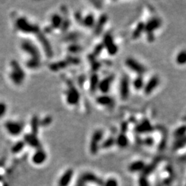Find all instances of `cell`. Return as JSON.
Masks as SVG:
<instances>
[{
	"label": "cell",
	"mask_w": 186,
	"mask_h": 186,
	"mask_svg": "<svg viewBox=\"0 0 186 186\" xmlns=\"http://www.w3.org/2000/svg\"><path fill=\"white\" fill-rule=\"evenodd\" d=\"M85 24H86L87 26H90V25H93L94 23V18L92 15H89L88 16L86 19H85Z\"/></svg>",
	"instance_id": "obj_21"
},
{
	"label": "cell",
	"mask_w": 186,
	"mask_h": 186,
	"mask_svg": "<svg viewBox=\"0 0 186 186\" xmlns=\"http://www.w3.org/2000/svg\"><path fill=\"white\" fill-rule=\"evenodd\" d=\"M105 42H106V44H112V40H111V38L110 37H108V36L106 38H105ZM109 51L111 52V53H113V54L115 53V52L116 51V46L115 45L111 46Z\"/></svg>",
	"instance_id": "obj_16"
},
{
	"label": "cell",
	"mask_w": 186,
	"mask_h": 186,
	"mask_svg": "<svg viewBox=\"0 0 186 186\" xmlns=\"http://www.w3.org/2000/svg\"><path fill=\"white\" fill-rule=\"evenodd\" d=\"M139 186H150L148 177L141 174L139 179Z\"/></svg>",
	"instance_id": "obj_14"
},
{
	"label": "cell",
	"mask_w": 186,
	"mask_h": 186,
	"mask_svg": "<svg viewBox=\"0 0 186 186\" xmlns=\"http://www.w3.org/2000/svg\"><path fill=\"white\" fill-rule=\"evenodd\" d=\"M23 146H24L23 143H21V142L17 143L16 144V145H15V146L13 147V152H19V151H20L21 150V148H23Z\"/></svg>",
	"instance_id": "obj_20"
},
{
	"label": "cell",
	"mask_w": 186,
	"mask_h": 186,
	"mask_svg": "<svg viewBox=\"0 0 186 186\" xmlns=\"http://www.w3.org/2000/svg\"><path fill=\"white\" fill-rule=\"evenodd\" d=\"M145 167V163L142 161H137L132 163L131 164L128 166V170L130 173H140V172H142L143 170Z\"/></svg>",
	"instance_id": "obj_3"
},
{
	"label": "cell",
	"mask_w": 186,
	"mask_h": 186,
	"mask_svg": "<svg viewBox=\"0 0 186 186\" xmlns=\"http://www.w3.org/2000/svg\"><path fill=\"white\" fill-rule=\"evenodd\" d=\"M46 158V155L43 151H39L37 153H35L33 157V161L37 164H40L45 161Z\"/></svg>",
	"instance_id": "obj_7"
},
{
	"label": "cell",
	"mask_w": 186,
	"mask_h": 186,
	"mask_svg": "<svg viewBox=\"0 0 186 186\" xmlns=\"http://www.w3.org/2000/svg\"><path fill=\"white\" fill-rule=\"evenodd\" d=\"M13 74H12V75H11V77H12V79L15 82H21V80L24 78L23 71H22L17 66L13 65Z\"/></svg>",
	"instance_id": "obj_4"
},
{
	"label": "cell",
	"mask_w": 186,
	"mask_h": 186,
	"mask_svg": "<svg viewBox=\"0 0 186 186\" xmlns=\"http://www.w3.org/2000/svg\"><path fill=\"white\" fill-rule=\"evenodd\" d=\"M160 21L158 19H153L149 22L147 25V29L148 30H153L155 28H157L156 27H158L159 26Z\"/></svg>",
	"instance_id": "obj_12"
},
{
	"label": "cell",
	"mask_w": 186,
	"mask_h": 186,
	"mask_svg": "<svg viewBox=\"0 0 186 186\" xmlns=\"http://www.w3.org/2000/svg\"><path fill=\"white\" fill-rule=\"evenodd\" d=\"M128 88V84H127V82L126 80H123V81L121 82V93L123 98L127 96V92H128V88Z\"/></svg>",
	"instance_id": "obj_10"
},
{
	"label": "cell",
	"mask_w": 186,
	"mask_h": 186,
	"mask_svg": "<svg viewBox=\"0 0 186 186\" xmlns=\"http://www.w3.org/2000/svg\"><path fill=\"white\" fill-rule=\"evenodd\" d=\"M99 100L101 104H109L111 101V99L108 97H101V98L99 99Z\"/></svg>",
	"instance_id": "obj_17"
},
{
	"label": "cell",
	"mask_w": 186,
	"mask_h": 186,
	"mask_svg": "<svg viewBox=\"0 0 186 186\" xmlns=\"http://www.w3.org/2000/svg\"><path fill=\"white\" fill-rule=\"evenodd\" d=\"M111 83V80L109 79H105L103 81V82L100 84V89L101 90V91H104V92H106L107 90H109L110 88V85Z\"/></svg>",
	"instance_id": "obj_13"
},
{
	"label": "cell",
	"mask_w": 186,
	"mask_h": 186,
	"mask_svg": "<svg viewBox=\"0 0 186 186\" xmlns=\"http://www.w3.org/2000/svg\"><path fill=\"white\" fill-rule=\"evenodd\" d=\"M114 142H115V140L112 139H110L105 141L104 143V144H103V148H109V147L113 145Z\"/></svg>",
	"instance_id": "obj_18"
},
{
	"label": "cell",
	"mask_w": 186,
	"mask_h": 186,
	"mask_svg": "<svg viewBox=\"0 0 186 186\" xmlns=\"http://www.w3.org/2000/svg\"><path fill=\"white\" fill-rule=\"evenodd\" d=\"M6 127L9 133L13 135H17L20 134L22 130V127L20 123L17 122H8L6 124Z\"/></svg>",
	"instance_id": "obj_1"
},
{
	"label": "cell",
	"mask_w": 186,
	"mask_h": 186,
	"mask_svg": "<svg viewBox=\"0 0 186 186\" xmlns=\"http://www.w3.org/2000/svg\"><path fill=\"white\" fill-rule=\"evenodd\" d=\"M104 186H118V182L115 179L110 178L104 183Z\"/></svg>",
	"instance_id": "obj_15"
},
{
	"label": "cell",
	"mask_w": 186,
	"mask_h": 186,
	"mask_svg": "<svg viewBox=\"0 0 186 186\" xmlns=\"http://www.w3.org/2000/svg\"><path fill=\"white\" fill-rule=\"evenodd\" d=\"M159 84V79L157 77H154L153 79H150V81L148 83V85H147V86H146L145 88V92L146 93H150L151 92V91L153 90L154 89V88L157 86V85Z\"/></svg>",
	"instance_id": "obj_6"
},
{
	"label": "cell",
	"mask_w": 186,
	"mask_h": 186,
	"mask_svg": "<svg viewBox=\"0 0 186 186\" xmlns=\"http://www.w3.org/2000/svg\"><path fill=\"white\" fill-rule=\"evenodd\" d=\"M53 21V24L55 26H59L61 24V18L59 15H55L52 19V22Z\"/></svg>",
	"instance_id": "obj_19"
},
{
	"label": "cell",
	"mask_w": 186,
	"mask_h": 186,
	"mask_svg": "<svg viewBox=\"0 0 186 186\" xmlns=\"http://www.w3.org/2000/svg\"><path fill=\"white\" fill-rule=\"evenodd\" d=\"M185 186H186V185H185Z\"/></svg>",
	"instance_id": "obj_23"
},
{
	"label": "cell",
	"mask_w": 186,
	"mask_h": 186,
	"mask_svg": "<svg viewBox=\"0 0 186 186\" xmlns=\"http://www.w3.org/2000/svg\"><path fill=\"white\" fill-rule=\"evenodd\" d=\"M126 64L128 67L132 69V70H135L139 73H143L145 71V68L143 67V66L138 63L137 61L132 59H128L126 61Z\"/></svg>",
	"instance_id": "obj_2"
},
{
	"label": "cell",
	"mask_w": 186,
	"mask_h": 186,
	"mask_svg": "<svg viewBox=\"0 0 186 186\" xmlns=\"http://www.w3.org/2000/svg\"><path fill=\"white\" fill-rule=\"evenodd\" d=\"M177 62L179 64H184L186 63V51H182L177 57Z\"/></svg>",
	"instance_id": "obj_11"
},
{
	"label": "cell",
	"mask_w": 186,
	"mask_h": 186,
	"mask_svg": "<svg viewBox=\"0 0 186 186\" xmlns=\"http://www.w3.org/2000/svg\"><path fill=\"white\" fill-rule=\"evenodd\" d=\"M116 143L117 144V146L121 147V148H125V147H126L127 144H128V140H127L126 136L121 135L119 136L117 139L116 140Z\"/></svg>",
	"instance_id": "obj_9"
},
{
	"label": "cell",
	"mask_w": 186,
	"mask_h": 186,
	"mask_svg": "<svg viewBox=\"0 0 186 186\" xmlns=\"http://www.w3.org/2000/svg\"><path fill=\"white\" fill-rule=\"evenodd\" d=\"M6 111V106L4 104L1 103V104H0V117L4 115Z\"/></svg>",
	"instance_id": "obj_22"
},
{
	"label": "cell",
	"mask_w": 186,
	"mask_h": 186,
	"mask_svg": "<svg viewBox=\"0 0 186 186\" xmlns=\"http://www.w3.org/2000/svg\"><path fill=\"white\" fill-rule=\"evenodd\" d=\"M67 99H68V101L70 102V104H75V103L78 101V99H79L78 93H77V91L74 89L68 91Z\"/></svg>",
	"instance_id": "obj_8"
},
{
	"label": "cell",
	"mask_w": 186,
	"mask_h": 186,
	"mask_svg": "<svg viewBox=\"0 0 186 186\" xmlns=\"http://www.w3.org/2000/svg\"><path fill=\"white\" fill-rule=\"evenodd\" d=\"M72 176H73V171L72 170H68L66 173L63 174L62 178L60 180V186H66L69 183H70V180L72 179Z\"/></svg>",
	"instance_id": "obj_5"
}]
</instances>
